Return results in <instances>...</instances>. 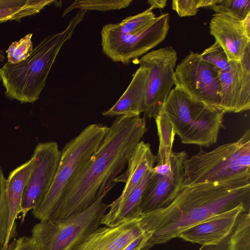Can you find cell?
Segmentation results:
<instances>
[{"label": "cell", "instance_id": "cell-1", "mask_svg": "<svg viewBox=\"0 0 250 250\" xmlns=\"http://www.w3.org/2000/svg\"><path fill=\"white\" fill-rule=\"evenodd\" d=\"M250 179L184 185L167 206L142 215L140 226L151 237L141 250L178 238L186 229L241 203L250 204Z\"/></svg>", "mask_w": 250, "mask_h": 250}, {"label": "cell", "instance_id": "cell-2", "mask_svg": "<svg viewBox=\"0 0 250 250\" xmlns=\"http://www.w3.org/2000/svg\"><path fill=\"white\" fill-rule=\"evenodd\" d=\"M146 130L144 117L118 116L99 148L67 185L50 219L65 218L93 204L100 188L113 182L127 165Z\"/></svg>", "mask_w": 250, "mask_h": 250}, {"label": "cell", "instance_id": "cell-3", "mask_svg": "<svg viewBox=\"0 0 250 250\" xmlns=\"http://www.w3.org/2000/svg\"><path fill=\"white\" fill-rule=\"evenodd\" d=\"M86 12L80 10L64 30L43 39L25 60L14 64L7 62L0 68V81L6 98L21 104H33L38 100L58 53Z\"/></svg>", "mask_w": 250, "mask_h": 250}, {"label": "cell", "instance_id": "cell-4", "mask_svg": "<svg viewBox=\"0 0 250 250\" xmlns=\"http://www.w3.org/2000/svg\"><path fill=\"white\" fill-rule=\"evenodd\" d=\"M159 137L156 164L152 168L139 208L142 215L165 208L177 195L184 185L185 151H173L175 134L166 118H155Z\"/></svg>", "mask_w": 250, "mask_h": 250}, {"label": "cell", "instance_id": "cell-5", "mask_svg": "<svg viewBox=\"0 0 250 250\" xmlns=\"http://www.w3.org/2000/svg\"><path fill=\"white\" fill-rule=\"evenodd\" d=\"M225 114L194 100L176 87L171 89L158 113L169 122L182 143L201 147L216 143Z\"/></svg>", "mask_w": 250, "mask_h": 250}, {"label": "cell", "instance_id": "cell-6", "mask_svg": "<svg viewBox=\"0 0 250 250\" xmlns=\"http://www.w3.org/2000/svg\"><path fill=\"white\" fill-rule=\"evenodd\" d=\"M184 170V185L250 178V130L237 141L210 151L201 147L185 160Z\"/></svg>", "mask_w": 250, "mask_h": 250}, {"label": "cell", "instance_id": "cell-7", "mask_svg": "<svg viewBox=\"0 0 250 250\" xmlns=\"http://www.w3.org/2000/svg\"><path fill=\"white\" fill-rule=\"evenodd\" d=\"M109 129L102 124H91L67 142L61 151L58 168L48 192L32 210L40 221L50 218L57 209L67 185L97 150Z\"/></svg>", "mask_w": 250, "mask_h": 250}, {"label": "cell", "instance_id": "cell-8", "mask_svg": "<svg viewBox=\"0 0 250 250\" xmlns=\"http://www.w3.org/2000/svg\"><path fill=\"white\" fill-rule=\"evenodd\" d=\"M112 187L101 188L96 200L85 210L62 219L40 221L31 230V237L40 250H72L101 225L109 205L103 199Z\"/></svg>", "mask_w": 250, "mask_h": 250}, {"label": "cell", "instance_id": "cell-9", "mask_svg": "<svg viewBox=\"0 0 250 250\" xmlns=\"http://www.w3.org/2000/svg\"><path fill=\"white\" fill-rule=\"evenodd\" d=\"M169 29L168 13L156 17L145 28L133 35L121 32L117 23L107 24L101 31L102 50L113 61L128 63L162 42Z\"/></svg>", "mask_w": 250, "mask_h": 250}, {"label": "cell", "instance_id": "cell-10", "mask_svg": "<svg viewBox=\"0 0 250 250\" xmlns=\"http://www.w3.org/2000/svg\"><path fill=\"white\" fill-rule=\"evenodd\" d=\"M174 82L194 100L222 111L219 71L199 54L191 51L175 67Z\"/></svg>", "mask_w": 250, "mask_h": 250}, {"label": "cell", "instance_id": "cell-11", "mask_svg": "<svg viewBox=\"0 0 250 250\" xmlns=\"http://www.w3.org/2000/svg\"><path fill=\"white\" fill-rule=\"evenodd\" d=\"M171 46L151 51L138 60L149 71L145 99L144 118H155L174 85V74L177 61Z\"/></svg>", "mask_w": 250, "mask_h": 250}, {"label": "cell", "instance_id": "cell-12", "mask_svg": "<svg viewBox=\"0 0 250 250\" xmlns=\"http://www.w3.org/2000/svg\"><path fill=\"white\" fill-rule=\"evenodd\" d=\"M61 154L56 142L40 143L36 146L19 210L22 223L27 213L35 208L48 192L58 168Z\"/></svg>", "mask_w": 250, "mask_h": 250}, {"label": "cell", "instance_id": "cell-13", "mask_svg": "<svg viewBox=\"0 0 250 250\" xmlns=\"http://www.w3.org/2000/svg\"><path fill=\"white\" fill-rule=\"evenodd\" d=\"M250 46L241 61H229L228 69L219 72L221 105L225 113H240L250 108Z\"/></svg>", "mask_w": 250, "mask_h": 250}, {"label": "cell", "instance_id": "cell-14", "mask_svg": "<svg viewBox=\"0 0 250 250\" xmlns=\"http://www.w3.org/2000/svg\"><path fill=\"white\" fill-rule=\"evenodd\" d=\"M249 208L250 204L241 203L186 229L178 238L202 246L217 245L231 232L240 215Z\"/></svg>", "mask_w": 250, "mask_h": 250}, {"label": "cell", "instance_id": "cell-15", "mask_svg": "<svg viewBox=\"0 0 250 250\" xmlns=\"http://www.w3.org/2000/svg\"><path fill=\"white\" fill-rule=\"evenodd\" d=\"M210 34L225 51L229 61H241L250 46L241 21L227 15L215 13L209 22Z\"/></svg>", "mask_w": 250, "mask_h": 250}, {"label": "cell", "instance_id": "cell-16", "mask_svg": "<svg viewBox=\"0 0 250 250\" xmlns=\"http://www.w3.org/2000/svg\"><path fill=\"white\" fill-rule=\"evenodd\" d=\"M141 218L116 227L98 228L72 250H123L145 232L140 226Z\"/></svg>", "mask_w": 250, "mask_h": 250}, {"label": "cell", "instance_id": "cell-17", "mask_svg": "<svg viewBox=\"0 0 250 250\" xmlns=\"http://www.w3.org/2000/svg\"><path fill=\"white\" fill-rule=\"evenodd\" d=\"M156 162V156L153 154L150 145L141 141L128 159L126 171L113 180L115 183L124 182L125 185L121 195L109 204V209L115 208L123 202Z\"/></svg>", "mask_w": 250, "mask_h": 250}, {"label": "cell", "instance_id": "cell-18", "mask_svg": "<svg viewBox=\"0 0 250 250\" xmlns=\"http://www.w3.org/2000/svg\"><path fill=\"white\" fill-rule=\"evenodd\" d=\"M149 74L148 69L140 66L127 88L115 104L103 112L104 116L136 117L143 113Z\"/></svg>", "mask_w": 250, "mask_h": 250}, {"label": "cell", "instance_id": "cell-19", "mask_svg": "<svg viewBox=\"0 0 250 250\" xmlns=\"http://www.w3.org/2000/svg\"><path fill=\"white\" fill-rule=\"evenodd\" d=\"M33 164L31 158L19 166L6 179L5 192L9 208V218L4 250H6L10 241L17 236L16 220L19 215L23 192Z\"/></svg>", "mask_w": 250, "mask_h": 250}, {"label": "cell", "instance_id": "cell-20", "mask_svg": "<svg viewBox=\"0 0 250 250\" xmlns=\"http://www.w3.org/2000/svg\"><path fill=\"white\" fill-rule=\"evenodd\" d=\"M199 250H250V208L240 215L231 232L219 244L202 246Z\"/></svg>", "mask_w": 250, "mask_h": 250}, {"label": "cell", "instance_id": "cell-21", "mask_svg": "<svg viewBox=\"0 0 250 250\" xmlns=\"http://www.w3.org/2000/svg\"><path fill=\"white\" fill-rule=\"evenodd\" d=\"M57 1L54 0H0V23L20 21L35 15L46 6Z\"/></svg>", "mask_w": 250, "mask_h": 250}, {"label": "cell", "instance_id": "cell-22", "mask_svg": "<svg viewBox=\"0 0 250 250\" xmlns=\"http://www.w3.org/2000/svg\"><path fill=\"white\" fill-rule=\"evenodd\" d=\"M132 1V0H76L64 10L62 16L75 9L102 12L119 10L128 7Z\"/></svg>", "mask_w": 250, "mask_h": 250}, {"label": "cell", "instance_id": "cell-23", "mask_svg": "<svg viewBox=\"0 0 250 250\" xmlns=\"http://www.w3.org/2000/svg\"><path fill=\"white\" fill-rule=\"evenodd\" d=\"M209 8L241 21L250 13V0H216Z\"/></svg>", "mask_w": 250, "mask_h": 250}, {"label": "cell", "instance_id": "cell-24", "mask_svg": "<svg viewBox=\"0 0 250 250\" xmlns=\"http://www.w3.org/2000/svg\"><path fill=\"white\" fill-rule=\"evenodd\" d=\"M155 18V15L149 8L142 13L124 19L117 23V25L123 33L133 35L145 28Z\"/></svg>", "mask_w": 250, "mask_h": 250}, {"label": "cell", "instance_id": "cell-25", "mask_svg": "<svg viewBox=\"0 0 250 250\" xmlns=\"http://www.w3.org/2000/svg\"><path fill=\"white\" fill-rule=\"evenodd\" d=\"M32 33L26 34L18 41L13 42L6 51L8 62L18 63L25 60L33 49Z\"/></svg>", "mask_w": 250, "mask_h": 250}, {"label": "cell", "instance_id": "cell-26", "mask_svg": "<svg viewBox=\"0 0 250 250\" xmlns=\"http://www.w3.org/2000/svg\"><path fill=\"white\" fill-rule=\"evenodd\" d=\"M199 54L203 60L210 64L219 72L226 70L229 67V61L225 51L216 42Z\"/></svg>", "mask_w": 250, "mask_h": 250}, {"label": "cell", "instance_id": "cell-27", "mask_svg": "<svg viewBox=\"0 0 250 250\" xmlns=\"http://www.w3.org/2000/svg\"><path fill=\"white\" fill-rule=\"evenodd\" d=\"M5 183L6 179L0 165V250H4L9 218Z\"/></svg>", "mask_w": 250, "mask_h": 250}, {"label": "cell", "instance_id": "cell-28", "mask_svg": "<svg viewBox=\"0 0 250 250\" xmlns=\"http://www.w3.org/2000/svg\"><path fill=\"white\" fill-rule=\"evenodd\" d=\"M216 0H173L171 6L181 17L193 16L197 13L199 8L209 7Z\"/></svg>", "mask_w": 250, "mask_h": 250}, {"label": "cell", "instance_id": "cell-29", "mask_svg": "<svg viewBox=\"0 0 250 250\" xmlns=\"http://www.w3.org/2000/svg\"><path fill=\"white\" fill-rule=\"evenodd\" d=\"M6 250H40V249L31 237L22 236L10 242Z\"/></svg>", "mask_w": 250, "mask_h": 250}, {"label": "cell", "instance_id": "cell-30", "mask_svg": "<svg viewBox=\"0 0 250 250\" xmlns=\"http://www.w3.org/2000/svg\"><path fill=\"white\" fill-rule=\"evenodd\" d=\"M150 237V234L145 232L132 241L123 250H141L144 244Z\"/></svg>", "mask_w": 250, "mask_h": 250}, {"label": "cell", "instance_id": "cell-31", "mask_svg": "<svg viewBox=\"0 0 250 250\" xmlns=\"http://www.w3.org/2000/svg\"><path fill=\"white\" fill-rule=\"evenodd\" d=\"M166 0H149L147 3L150 5L149 8L152 10L154 9H163L166 6Z\"/></svg>", "mask_w": 250, "mask_h": 250}, {"label": "cell", "instance_id": "cell-32", "mask_svg": "<svg viewBox=\"0 0 250 250\" xmlns=\"http://www.w3.org/2000/svg\"><path fill=\"white\" fill-rule=\"evenodd\" d=\"M241 23L245 34L250 38V13L241 21Z\"/></svg>", "mask_w": 250, "mask_h": 250}, {"label": "cell", "instance_id": "cell-33", "mask_svg": "<svg viewBox=\"0 0 250 250\" xmlns=\"http://www.w3.org/2000/svg\"><path fill=\"white\" fill-rule=\"evenodd\" d=\"M5 60V56L2 50H0V62H3Z\"/></svg>", "mask_w": 250, "mask_h": 250}]
</instances>
